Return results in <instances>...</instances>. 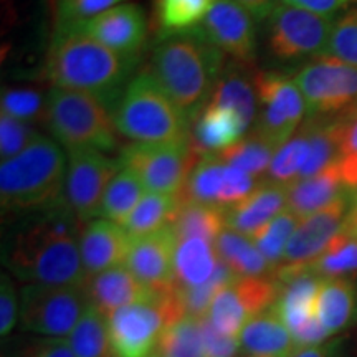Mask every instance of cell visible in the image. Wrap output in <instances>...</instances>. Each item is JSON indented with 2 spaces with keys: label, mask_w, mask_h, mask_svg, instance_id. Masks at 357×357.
<instances>
[{
  "label": "cell",
  "mask_w": 357,
  "mask_h": 357,
  "mask_svg": "<svg viewBox=\"0 0 357 357\" xmlns=\"http://www.w3.org/2000/svg\"><path fill=\"white\" fill-rule=\"evenodd\" d=\"M84 222L65 202L47 208L26 222L8 245L6 265L26 283L84 288L79 238Z\"/></svg>",
  "instance_id": "1"
},
{
  "label": "cell",
  "mask_w": 357,
  "mask_h": 357,
  "mask_svg": "<svg viewBox=\"0 0 357 357\" xmlns=\"http://www.w3.org/2000/svg\"><path fill=\"white\" fill-rule=\"evenodd\" d=\"M134 61L78 26H58L47 55V77L53 86L91 93L111 102L121 95Z\"/></svg>",
  "instance_id": "2"
},
{
  "label": "cell",
  "mask_w": 357,
  "mask_h": 357,
  "mask_svg": "<svg viewBox=\"0 0 357 357\" xmlns=\"http://www.w3.org/2000/svg\"><path fill=\"white\" fill-rule=\"evenodd\" d=\"M223 55L199 29L172 33L155 47L151 75L192 121L212 95Z\"/></svg>",
  "instance_id": "3"
},
{
  "label": "cell",
  "mask_w": 357,
  "mask_h": 357,
  "mask_svg": "<svg viewBox=\"0 0 357 357\" xmlns=\"http://www.w3.org/2000/svg\"><path fill=\"white\" fill-rule=\"evenodd\" d=\"M66 158L55 141L40 134L17 158L0 166V202L8 213L42 212L63 202Z\"/></svg>",
  "instance_id": "4"
},
{
  "label": "cell",
  "mask_w": 357,
  "mask_h": 357,
  "mask_svg": "<svg viewBox=\"0 0 357 357\" xmlns=\"http://www.w3.org/2000/svg\"><path fill=\"white\" fill-rule=\"evenodd\" d=\"M113 116L118 132L136 144H189L190 119L151 71H142L129 82Z\"/></svg>",
  "instance_id": "5"
},
{
  "label": "cell",
  "mask_w": 357,
  "mask_h": 357,
  "mask_svg": "<svg viewBox=\"0 0 357 357\" xmlns=\"http://www.w3.org/2000/svg\"><path fill=\"white\" fill-rule=\"evenodd\" d=\"M43 124L66 151L111 153L119 146L108 102L91 93L53 86L47 95Z\"/></svg>",
  "instance_id": "6"
},
{
  "label": "cell",
  "mask_w": 357,
  "mask_h": 357,
  "mask_svg": "<svg viewBox=\"0 0 357 357\" xmlns=\"http://www.w3.org/2000/svg\"><path fill=\"white\" fill-rule=\"evenodd\" d=\"M185 318L176 288L116 311L108 319L111 342L118 357H153L169 326Z\"/></svg>",
  "instance_id": "7"
},
{
  "label": "cell",
  "mask_w": 357,
  "mask_h": 357,
  "mask_svg": "<svg viewBox=\"0 0 357 357\" xmlns=\"http://www.w3.org/2000/svg\"><path fill=\"white\" fill-rule=\"evenodd\" d=\"M88 306L84 288L26 283L20 291L22 328L43 337H66Z\"/></svg>",
  "instance_id": "8"
},
{
  "label": "cell",
  "mask_w": 357,
  "mask_h": 357,
  "mask_svg": "<svg viewBox=\"0 0 357 357\" xmlns=\"http://www.w3.org/2000/svg\"><path fill=\"white\" fill-rule=\"evenodd\" d=\"M255 84L258 111L253 132L278 149L305 118V96L294 79L276 71H257Z\"/></svg>",
  "instance_id": "9"
},
{
  "label": "cell",
  "mask_w": 357,
  "mask_h": 357,
  "mask_svg": "<svg viewBox=\"0 0 357 357\" xmlns=\"http://www.w3.org/2000/svg\"><path fill=\"white\" fill-rule=\"evenodd\" d=\"M119 166L141 178L147 192L177 195L199 158L189 144H129L119 153Z\"/></svg>",
  "instance_id": "10"
},
{
  "label": "cell",
  "mask_w": 357,
  "mask_h": 357,
  "mask_svg": "<svg viewBox=\"0 0 357 357\" xmlns=\"http://www.w3.org/2000/svg\"><path fill=\"white\" fill-rule=\"evenodd\" d=\"M331 30V17L284 2L276 3L268 17V50L283 61L324 53Z\"/></svg>",
  "instance_id": "11"
},
{
  "label": "cell",
  "mask_w": 357,
  "mask_h": 357,
  "mask_svg": "<svg viewBox=\"0 0 357 357\" xmlns=\"http://www.w3.org/2000/svg\"><path fill=\"white\" fill-rule=\"evenodd\" d=\"M310 116H339L357 108V68L333 56H319L294 78Z\"/></svg>",
  "instance_id": "12"
},
{
  "label": "cell",
  "mask_w": 357,
  "mask_h": 357,
  "mask_svg": "<svg viewBox=\"0 0 357 357\" xmlns=\"http://www.w3.org/2000/svg\"><path fill=\"white\" fill-rule=\"evenodd\" d=\"M119 171V160L101 151H68V169L63 190L66 207L82 222H91L101 213L106 189Z\"/></svg>",
  "instance_id": "13"
},
{
  "label": "cell",
  "mask_w": 357,
  "mask_h": 357,
  "mask_svg": "<svg viewBox=\"0 0 357 357\" xmlns=\"http://www.w3.org/2000/svg\"><path fill=\"white\" fill-rule=\"evenodd\" d=\"M280 289L275 276L236 278L215 294L205 318L217 331L238 337L250 319L276 305Z\"/></svg>",
  "instance_id": "14"
},
{
  "label": "cell",
  "mask_w": 357,
  "mask_h": 357,
  "mask_svg": "<svg viewBox=\"0 0 357 357\" xmlns=\"http://www.w3.org/2000/svg\"><path fill=\"white\" fill-rule=\"evenodd\" d=\"M351 197L352 190L347 189L341 197L323 211L300 220L289 238L280 265L276 266V280L280 281L284 276L306 270L328 248V245L341 234L344 227L351 207Z\"/></svg>",
  "instance_id": "15"
},
{
  "label": "cell",
  "mask_w": 357,
  "mask_h": 357,
  "mask_svg": "<svg viewBox=\"0 0 357 357\" xmlns=\"http://www.w3.org/2000/svg\"><path fill=\"white\" fill-rule=\"evenodd\" d=\"M199 30L213 47L240 63H252L255 58V20L235 0H215Z\"/></svg>",
  "instance_id": "16"
},
{
  "label": "cell",
  "mask_w": 357,
  "mask_h": 357,
  "mask_svg": "<svg viewBox=\"0 0 357 357\" xmlns=\"http://www.w3.org/2000/svg\"><path fill=\"white\" fill-rule=\"evenodd\" d=\"M177 238L172 227L132 240L126 266L153 293H164L176 284Z\"/></svg>",
  "instance_id": "17"
},
{
  "label": "cell",
  "mask_w": 357,
  "mask_h": 357,
  "mask_svg": "<svg viewBox=\"0 0 357 357\" xmlns=\"http://www.w3.org/2000/svg\"><path fill=\"white\" fill-rule=\"evenodd\" d=\"M73 26L129 58H136L147 38L146 13L136 3H121Z\"/></svg>",
  "instance_id": "18"
},
{
  "label": "cell",
  "mask_w": 357,
  "mask_h": 357,
  "mask_svg": "<svg viewBox=\"0 0 357 357\" xmlns=\"http://www.w3.org/2000/svg\"><path fill=\"white\" fill-rule=\"evenodd\" d=\"M131 245V236L118 223L106 218L84 223L79 252L88 278L111 268L126 265Z\"/></svg>",
  "instance_id": "19"
},
{
  "label": "cell",
  "mask_w": 357,
  "mask_h": 357,
  "mask_svg": "<svg viewBox=\"0 0 357 357\" xmlns=\"http://www.w3.org/2000/svg\"><path fill=\"white\" fill-rule=\"evenodd\" d=\"M84 293L89 306L109 319L116 311L146 300L153 291H149L126 265H121L89 276L84 283Z\"/></svg>",
  "instance_id": "20"
},
{
  "label": "cell",
  "mask_w": 357,
  "mask_h": 357,
  "mask_svg": "<svg viewBox=\"0 0 357 357\" xmlns=\"http://www.w3.org/2000/svg\"><path fill=\"white\" fill-rule=\"evenodd\" d=\"M255 77L257 71L250 70V63L229 65L218 77L207 105L231 111L248 129L255 123L258 111Z\"/></svg>",
  "instance_id": "21"
},
{
  "label": "cell",
  "mask_w": 357,
  "mask_h": 357,
  "mask_svg": "<svg viewBox=\"0 0 357 357\" xmlns=\"http://www.w3.org/2000/svg\"><path fill=\"white\" fill-rule=\"evenodd\" d=\"M287 204L288 187L263 181L247 199L225 208L227 227L252 238L261 227L280 215Z\"/></svg>",
  "instance_id": "22"
},
{
  "label": "cell",
  "mask_w": 357,
  "mask_h": 357,
  "mask_svg": "<svg viewBox=\"0 0 357 357\" xmlns=\"http://www.w3.org/2000/svg\"><path fill=\"white\" fill-rule=\"evenodd\" d=\"M247 131L231 111L218 106L205 105L204 109L194 118L190 129L189 147L197 158L218 154L240 141Z\"/></svg>",
  "instance_id": "23"
},
{
  "label": "cell",
  "mask_w": 357,
  "mask_h": 357,
  "mask_svg": "<svg viewBox=\"0 0 357 357\" xmlns=\"http://www.w3.org/2000/svg\"><path fill=\"white\" fill-rule=\"evenodd\" d=\"M238 339L240 352L245 356L291 357L298 349L293 334L275 306L250 319Z\"/></svg>",
  "instance_id": "24"
},
{
  "label": "cell",
  "mask_w": 357,
  "mask_h": 357,
  "mask_svg": "<svg viewBox=\"0 0 357 357\" xmlns=\"http://www.w3.org/2000/svg\"><path fill=\"white\" fill-rule=\"evenodd\" d=\"M321 283L323 278L310 273L307 270L280 280L281 289L275 310L278 311L291 334L316 318V300H318Z\"/></svg>",
  "instance_id": "25"
},
{
  "label": "cell",
  "mask_w": 357,
  "mask_h": 357,
  "mask_svg": "<svg viewBox=\"0 0 357 357\" xmlns=\"http://www.w3.org/2000/svg\"><path fill=\"white\" fill-rule=\"evenodd\" d=\"M347 189L342 182L339 164L326 167L316 176L300 178L288 185V211L300 220L323 211L334 200L341 197Z\"/></svg>",
  "instance_id": "26"
},
{
  "label": "cell",
  "mask_w": 357,
  "mask_h": 357,
  "mask_svg": "<svg viewBox=\"0 0 357 357\" xmlns=\"http://www.w3.org/2000/svg\"><path fill=\"white\" fill-rule=\"evenodd\" d=\"M310 139V155L303 166L300 178H307L324 171L339 160L342 136V114L339 116H310L305 126Z\"/></svg>",
  "instance_id": "27"
},
{
  "label": "cell",
  "mask_w": 357,
  "mask_h": 357,
  "mask_svg": "<svg viewBox=\"0 0 357 357\" xmlns=\"http://www.w3.org/2000/svg\"><path fill=\"white\" fill-rule=\"evenodd\" d=\"M218 258L238 278L275 276V268L266 261L250 236L238 234L227 227L215 240Z\"/></svg>",
  "instance_id": "28"
},
{
  "label": "cell",
  "mask_w": 357,
  "mask_h": 357,
  "mask_svg": "<svg viewBox=\"0 0 357 357\" xmlns=\"http://www.w3.org/2000/svg\"><path fill=\"white\" fill-rule=\"evenodd\" d=\"M356 291L349 278H329L321 283L316 318L329 336L346 329L354 318Z\"/></svg>",
  "instance_id": "29"
},
{
  "label": "cell",
  "mask_w": 357,
  "mask_h": 357,
  "mask_svg": "<svg viewBox=\"0 0 357 357\" xmlns=\"http://www.w3.org/2000/svg\"><path fill=\"white\" fill-rule=\"evenodd\" d=\"M171 227L177 242L204 238L215 245L217 236L227 229L225 208L212 204L177 202Z\"/></svg>",
  "instance_id": "30"
},
{
  "label": "cell",
  "mask_w": 357,
  "mask_h": 357,
  "mask_svg": "<svg viewBox=\"0 0 357 357\" xmlns=\"http://www.w3.org/2000/svg\"><path fill=\"white\" fill-rule=\"evenodd\" d=\"M220 258L215 245L204 238H187L176 247V284L200 287L215 273Z\"/></svg>",
  "instance_id": "31"
},
{
  "label": "cell",
  "mask_w": 357,
  "mask_h": 357,
  "mask_svg": "<svg viewBox=\"0 0 357 357\" xmlns=\"http://www.w3.org/2000/svg\"><path fill=\"white\" fill-rule=\"evenodd\" d=\"M227 164L217 154L200 158L176 195L177 202H200L218 205Z\"/></svg>",
  "instance_id": "32"
},
{
  "label": "cell",
  "mask_w": 357,
  "mask_h": 357,
  "mask_svg": "<svg viewBox=\"0 0 357 357\" xmlns=\"http://www.w3.org/2000/svg\"><path fill=\"white\" fill-rule=\"evenodd\" d=\"M176 208V195L147 192L123 227L131 240L142 238L171 225Z\"/></svg>",
  "instance_id": "33"
},
{
  "label": "cell",
  "mask_w": 357,
  "mask_h": 357,
  "mask_svg": "<svg viewBox=\"0 0 357 357\" xmlns=\"http://www.w3.org/2000/svg\"><path fill=\"white\" fill-rule=\"evenodd\" d=\"M66 341L77 357H118L111 342L108 319L91 306L66 336Z\"/></svg>",
  "instance_id": "34"
},
{
  "label": "cell",
  "mask_w": 357,
  "mask_h": 357,
  "mask_svg": "<svg viewBox=\"0 0 357 357\" xmlns=\"http://www.w3.org/2000/svg\"><path fill=\"white\" fill-rule=\"evenodd\" d=\"M146 187L141 178L129 169H121L106 189L105 199L101 205V218L124 225L139 200L144 197Z\"/></svg>",
  "instance_id": "35"
},
{
  "label": "cell",
  "mask_w": 357,
  "mask_h": 357,
  "mask_svg": "<svg viewBox=\"0 0 357 357\" xmlns=\"http://www.w3.org/2000/svg\"><path fill=\"white\" fill-rule=\"evenodd\" d=\"M306 270L323 280L349 278L357 275V236L341 230Z\"/></svg>",
  "instance_id": "36"
},
{
  "label": "cell",
  "mask_w": 357,
  "mask_h": 357,
  "mask_svg": "<svg viewBox=\"0 0 357 357\" xmlns=\"http://www.w3.org/2000/svg\"><path fill=\"white\" fill-rule=\"evenodd\" d=\"M158 357H205L202 319L185 316L169 326L159 339Z\"/></svg>",
  "instance_id": "37"
},
{
  "label": "cell",
  "mask_w": 357,
  "mask_h": 357,
  "mask_svg": "<svg viewBox=\"0 0 357 357\" xmlns=\"http://www.w3.org/2000/svg\"><path fill=\"white\" fill-rule=\"evenodd\" d=\"M275 153L276 147L261 139L258 134L252 132L248 137L240 139L236 144L217 155L227 166L242 169V171L252 174L253 177H260L268 172Z\"/></svg>",
  "instance_id": "38"
},
{
  "label": "cell",
  "mask_w": 357,
  "mask_h": 357,
  "mask_svg": "<svg viewBox=\"0 0 357 357\" xmlns=\"http://www.w3.org/2000/svg\"><path fill=\"white\" fill-rule=\"evenodd\" d=\"M307 155H310V139L305 129L301 128L298 136L291 137L276 149L265 181L284 187L291 185L300 177Z\"/></svg>",
  "instance_id": "39"
},
{
  "label": "cell",
  "mask_w": 357,
  "mask_h": 357,
  "mask_svg": "<svg viewBox=\"0 0 357 357\" xmlns=\"http://www.w3.org/2000/svg\"><path fill=\"white\" fill-rule=\"evenodd\" d=\"M215 0H158V20L169 35L202 24Z\"/></svg>",
  "instance_id": "40"
},
{
  "label": "cell",
  "mask_w": 357,
  "mask_h": 357,
  "mask_svg": "<svg viewBox=\"0 0 357 357\" xmlns=\"http://www.w3.org/2000/svg\"><path fill=\"white\" fill-rule=\"evenodd\" d=\"M298 223H300V218L287 208L252 236L255 247L260 250L261 255L275 270L283 258L284 250H287V245L296 230Z\"/></svg>",
  "instance_id": "41"
},
{
  "label": "cell",
  "mask_w": 357,
  "mask_h": 357,
  "mask_svg": "<svg viewBox=\"0 0 357 357\" xmlns=\"http://www.w3.org/2000/svg\"><path fill=\"white\" fill-rule=\"evenodd\" d=\"M2 114L19 119V121L37 124L45 123V113H47V98L37 89L32 88H3L2 100Z\"/></svg>",
  "instance_id": "42"
},
{
  "label": "cell",
  "mask_w": 357,
  "mask_h": 357,
  "mask_svg": "<svg viewBox=\"0 0 357 357\" xmlns=\"http://www.w3.org/2000/svg\"><path fill=\"white\" fill-rule=\"evenodd\" d=\"M323 55L357 68V10L347 12L333 26Z\"/></svg>",
  "instance_id": "43"
},
{
  "label": "cell",
  "mask_w": 357,
  "mask_h": 357,
  "mask_svg": "<svg viewBox=\"0 0 357 357\" xmlns=\"http://www.w3.org/2000/svg\"><path fill=\"white\" fill-rule=\"evenodd\" d=\"M339 171L346 189L357 190V108L342 114Z\"/></svg>",
  "instance_id": "44"
},
{
  "label": "cell",
  "mask_w": 357,
  "mask_h": 357,
  "mask_svg": "<svg viewBox=\"0 0 357 357\" xmlns=\"http://www.w3.org/2000/svg\"><path fill=\"white\" fill-rule=\"evenodd\" d=\"M40 136L33 124L19 121L10 116H0V155L3 160L13 159L24 153Z\"/></svg>",
  "instance_id": "45"
},
{
  "label": "cell",
  "mask_w": 357,
  "mask_h": 357,
  "mask_svg": "<svg viewBox=\"0 0 357 357\" xmlns=\"http://www.w3.org/2000/svg\"><path fill=\"white\" fill-rule=\"evenodd\" d=\"M124 0H60L58 6V26L78 25L100 13L121 6Z\"/></svg>",
  "instance_id": "46"
},
{
  "label": "cell",
  "mask_w": 357,
  "mask_h": 357,
  "mask_svg": "<svg viewBox=\"0 0 357 357\" xmlns=\"http://www.w3.org/2000/svg\"><path fill=\"white\" fill-rule=\"evenodd\" d=\"M263 181H257L252 174L236 169L231 166L225 167V176H223V187L220 199H218V207L229 208L231 205L242 202L253 194Z\"/></svg>",
  "instance_id": "47"
},
{
  "label": "cell",
  "mask_w": 357,
  "mask_h": 357,
  "mask_svg": "<svg viewBox=\"0 0 357 357\" xmlns=\"http://www.w3.org/2000/svg\"><path fill=\"white\" fill-rule=\"evenodd\" d=\"M20 319V296L10 275L0 278V336H10Z\"/></svg>",
  "instance_id": "48"
},
{
  "label": "cell",
  "mask_w": 357,
  "mask_h": 357,
  "mask_svg": "<svg viewBox=\"0 0 357 357\" xmlns=\"http://www.w3.org/2000/svg\"><path fill=\"white\" fill-rule=\"evenodd\" d=\"M205 357H235L240 352V339L217 331L207 318H202Z\"/></svg>",
  "instance_id": "49"
},
{
  "label": "cell",
  "mask_w": 357,
  "mask_h": 357,
  "mask_svg": "<svg viewBox=\"0 0 357 357\" xmlns=\"http://www.w3.org/2000/svg\"><path fill=\"white\" fill-rule=\"evenodd\" d=\"M17 357H77L66 337H43L32 339L22 347Z\"/></svg>",
  "instance_id": "50"
},
{
  "label": "cell",
  "mask_w": 357,
  "mask_h": 357,
  "mask_svg": "<svg viewBox=\"0 0 357 357\" xmlns=\"http://www.w3.org/2000/svg\"><path fill=\"white\" fill-rule=\"evenodd\" d=\"M283 2L289 3V6L305 8V10L314 12L318 15L331 17L334 12L346 7L352 0H283Z\"/></svg>",
  "instance_id": "51"
},
{
  "label": "cell",
  "mask_w": 357,
  "mask_h": 357,
  "mask_svg": "<svg viewBox=\"0 0 357 357\" xmlns=\"http://www.w3.org/2000/svg\"><path fill=\"white\" fill-rule=\"evenodd\" d=\"M235 2H238L257 20H263L270 17V13L276 7L275 0H235Z\"/></svg>",
  "instance_id": "52"
},
{
  "label": "cell",
  "mask_w": 357,
  "mask_h": 357,
  "mask_svg": "<svg viewBox=\"0 0 357 357\" xmlns=\"http://www.w3.org/2000/svg\"><path fill=\"white\" fill-rule=\"evenodd\" d=\"M336 342H323L318 346L298 347L291 357H334Z\"/></svg>",
  "instance_id": "53"
},
{
  "label": "cell",
  "mask_w": 357,
  "mask_h": 357,
  "mask_svg": "<svg viewBox=\"0 0 357 357\" xmlns=\"http://www.w3.org/2000/svg\"><path fill=\"white\" fill-rule=\"evenodd\" d=\"M342 230L347 231V234H352L357 236V190H352V197H351V207L349 212H347L344 227Z\"/></svg>",
  "instance_id": "54"
},
{
  "label": "cell",
  "mask_w": 357,
  "mask_h": 357,
  "mask_svg": "<svg viewBox=\"0 0 357 357\" xmlns=\"http://www.w3.org/2000/svg\"><path fill=\"white\" fill-rule=\"evenodd\" d=\"M243 357H261V356H243Z\"/></svg>",
  "instance_id": "55"
},
{
  "label": "cell",
  "mask_w": 357,
  "mask_h": 357,
  "mask_svg": "<svg viewBox=\"0 0 357 357\" xmlns=\"http://www.w3.org/2000/svg\"><path fill=\"white\" fill-rule=\"evenodd\" d=\"M153 357H158V356H153Z\"/></svg>",
  "instance_id": "56"
}]
</instances>
